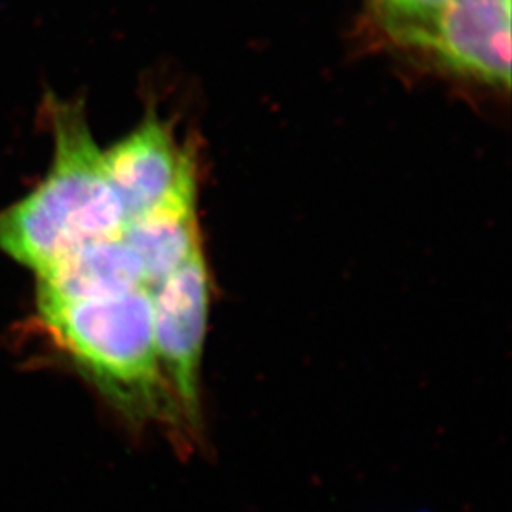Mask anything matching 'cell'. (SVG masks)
Returning a JSON list of instances; mask_svg holds the SVG:
<instances>
[{"label":"cell","mask_w":512,"mask_h":512,"mask_svg":"<svg viewBox=\"0 0 512 512\" xmlns=\"http://www.w3.org/2000/svg\"><path fill=\"white\" fill-rule=\"evenodd\" d=\"M55 161L34 193L0 213V251L37 274L90 242L120 237L126 218L80 105L54 108Z\"/></svg>","instance_id":"cell-1"},{"label":"cell","mask_w":512,"mask_h":512,"mask_svg":"<svg viewBox=\"0 0 512 512\" xmlns=\"http://www.w3.org/2000/svg\"><path fill=\"white\" fill-rule=\"evenodd\" d=\"M45 325L105 392L138 415H179L161 373L148 287L107 299L42 305Z\"/></svg>","instance_id":"cell-2"},{"label":"cell","mask_w":512,"mask_h":512,"mask_svg":"<svg viewBox=\"0 0 512 512\" xmlns=\"http://www.w3.org/2000/svg\"><path fill=\"white\" fill-rule=\"evenodd\" d=\"M153 332L161 373L179 415L191 428L201 425L199 373L208 332V267L199 249L165 281L151 287Z\"/></svg>","instance_id":"cell-3"},{"label":"cell","mask_w":512,"mask_h":512,"mask_svg":"<svg viewBox=\"0 0 512 512\" xmlns=\"http://www.w3.org/2000/svg\"><path fill=\"white\" fill-rule=\"evenodd\" d=\"M393 37L428 50L464 77L509 87L511 0H448L430 19Z\"/></svg>","instance_id":"cell-4"},{"label":"cell","mask_w":512,"mask_h":512,"mask_svg":"<svg viewBox=\"0 0 512 512\" xmlns=\"http://www.w3.org/2000/svg\"><path fill=\"white\" fill-rule=\"evenodd\" d=\"M102 160L126 223L196 193L193 155L176 145L170 126L156 116H148L140 128L102 153Z\"/></svg>","instance_id":"cell-5"},{"label":"cell","mask_w":512,"mask_h":512,"mask_svg":"<svg viewBox=\"0 0 512 512\" xmlns=\"http://www.w3.org/2000/svg\"><path fill=\"white\" fill-rule=\"evenodd\" d=\"M37 276L39 307L107 299L146 287L140 259L121 236L78 247Z\"/></svg>","instance_id":"cell-6"},{"label":"cell","mask_w":512,"mask_h":512,"mask_svg":"<svg viewBox=\"0 0 512 512\" xmlns=\"http://www.w3.org/2000/svg\"><path fill=\"white\" fill-rule=\"evenodd\" d=\"M194 201L196 193L184 194L123 228L121 239L140 259L148 289L165 281L201 249Z\"/></svg>","instance_id":"cell-7"},{"label":"cell","mask_w":512,"mask_h":512,"mask_svg":"<svg viewBox=\"0 0 512 512\" xmlns=\"http://www.w3.org/2000/svg\"><path fill=\"white\" fill-rule=\"evenodd\" d=\"M383 12L387 14L388 25L392 32L420 24L436 14L448 0H378Z\"/></svg>","instance_id":"cell-8"}]
</instances>
